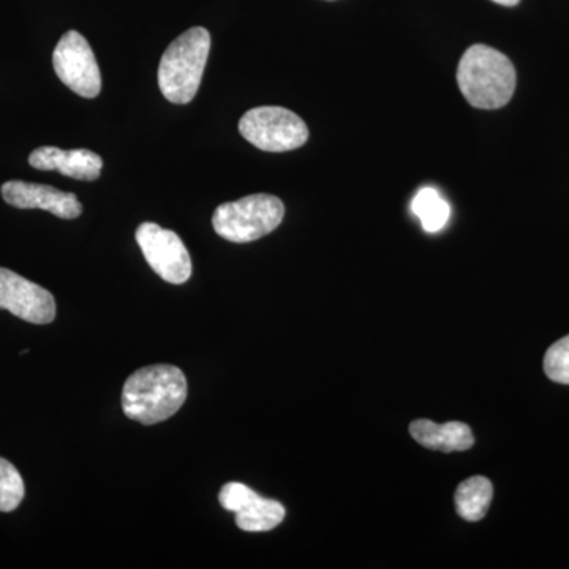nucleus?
Segmentation results:
<instances>
[{"instance_id": "f3484780", "label": "nucleus", "mask_w": 569, "mask_h": 569, "mask_svg": "<svg viewBox=\"0 0 569 569\" xmlns=\"http://www.w3.org/2000/svg\"><path fill=\"white\" fill-rule=\"evenodd\" d=\"M492 2L498 3V6L503 7H516L520 2V0H492Z\"/></svg>"}, {"instance_id": "9d476101", "label": "nucleus", "mask_w": 569, "mask_h": 569, "mask_svg": "<svg viewBox=\"0 0 569 569\" xmlns=\"http://www.w3.org/2000/svg\"><path fill=\"white\" fill-rule=\"evenodd\" d=\"M6 203L18 209H43L59 219H77L81 216L82 204L77 194L62 192L50 186L24 181H9L2 186Z\"/></svg>"}, {"instance_id": "39448f33", "label": "nucleus", "mask_w": 569, "mask_h": 569, "mask_svg": "<svg viewBox=\"0 0 569 569\" xmlns=\"http://www.w3.org/2000/svg\"><path fill=\"white\" fill-rule=\"evenodd\" d=\"M239 132L254 148L266 152H288L309 140L306 122L282 107H260L247 111L239 121Z\"/></svg>"}, {"instance_id": "7ed1b4c3", "label": "nucleus", "mask_w": 569, "mask_h": 569, "mask_svg": "<svg viewBox=\"0 0 569 569\" xmlns=\"http://www.w3.org/2000/svg\"><path fill=\"white\" fill-rule=\"evenodd\" d=\"M209 51L211 33L204 28L189 29L167 48L160 61L159 86L168 102H192L200 89Z\"/></svg>"}, {"instance_id": "f257e3e1", "label": "nucleus", "mask_w": 569, "mask_h": 569, "mask_svg": "<svg viewBox=\"0 0 569 569\" xmlns=\"http://www.w3.org/2000/svg\"><path fill=\"white\" fill-rule=\"evenodd\" d=\"M187 392V378L179 367H142L123 385V413L142 426L159 425L181 410L186 403Z\"/></svg>"}, {"instance_id": "2eb2a0df", "label": "nucleus", "mask_w": 569, "mask_h": 569, "mask_svg": "<svg viewBox=\"0 0 569 569\" xmlns=\"http://www.w3.org/2000/svg\"><path fill=\"white\" fill-rule=\"evenodd\" d=\"M24 481L18 468L0 458V512H11L24 498Z\"/></svg>"}, {"instance_id": "dca6fc26", "label": "nucleus", "mask_w": 569, "mask_h": 569, "mask_svg": "<svg viewBox=\"0 0 569 569\" xmlns=\"http://www.w3.org/2000/svg\"><path fill=\"white\" fill-rule=\"evenodd\" d=\"M545 372L556 383L569 385V336L549 348L545 356Z\"/></svg>"}, {"instance_id": "423d86ee", "label": "nucleus", "mask_w": 569, "mask_h": 569, "mask_svg": "<svg viewBox=\"0 0 569 569\" xmlns=\"http://www.w3.org/2000/svg\"><path fill=\"white\" fill-rule=\"evenodd\" d=\"M52 66L59 80L78 96L93 99L102 91V74L96 54L80 32L69 31L59 40Z\"/></svg>"}, {"instance_id": "f8f14e48", "label": "nucleus", "mask_w": 569, "mask_h": 569, "mask_svg": "<svg viewBox=\"0 0 569 569\" xmlns=\"http://www.w3.org/2000/svg\"><path fill=\"white\" fill-rule=\"evenodd\" d=\"M410 436L421 447L432 451H467L475 445L470 427L459 421L436 425L429 419H418L410 425Z\"/></svg>"}, {"instance_id": "20e7f679", "label": "nucleus", "mask_w": 569, "mask_h": 569, "mask_svg": "<svg viewBox=\"0 0 569 569\" xmlns=\"http://www.w3.org/2000/svg\"><path fill=\"white\" fill-rule=\"evenodd\" d=\"M283 216L282 200L274 194H250L233 203L220 204L213 212L212 227L220 238L246 244L272 233L282 223Z\"/></svg>"}, {"instance_id": "6e6552de", "label": "nucleus", "mask_w": 569, "mask_h": 569, "mask_svg": "<svg viewBox=\"0 0 569 569\" xmlns=\"http://www.w3.org/2000/svg\"><path fill=\"white\" fill-rule=\"evenodd\" d=\"M0 309L32 325H50L56 318L54 296L6 268H0Z\"/></svg>"}, {"instance_id": "f03ea898", "label": "nucleus", "mask_w": 569, "mask_h": 569, "mask_svg": "<svg viewBox=\"0 0 569 569\" xmlns=\"http://www.w3.org/2000/svg\"><path fill=\"white\" fill-rule=\"evenodd\" d=\"M458 84L471 107L498 110L516 91V69L503 52L473 44L459 62Z\"/></svg>"}, {"instance_id": "0eeeda50", "label": "nucleus", "mask_w": 569, "mask_h": 569, "mask_svg": "<svg viewBox=\"0 0 569 569\" xmlns=\"http://www.w3.org/2000/svg\"><path fill=\"white\" fill-rule=\"evenodd\" d=\"M134 236L146 261L164 282L182 284L192 277L189 250L174 231L146 222L138 227Z\"/></svg>"}, {"instance_id": "ddd939ff", "label": "nucleus", "mask_w": 569, "mask_h": 569, "mask_svg": "<svg viewBox=\"0 0 569 569\" xmlns=\"http://www.w3.org/2000/svg\"><path fill=\"white\" fill-rule=\"evenodd\" d=\"M493 498V486L488 478L473 477L460 482L456 490L455 505L460 518L479 522L488 515Z\"/></svg>"}, {"instance_id": "1a4fd4ad", "label": "nucleus", "mask_w": 569, "mask_h": 569, "mask_svg": "<svg viewBox=\"0 0 569 569\" xmlns=\"http://www.w3.org/2000/svg\"><path fill=\"white\" fill-rule=\"evenodd\" d=\"M223 509L234 512L236 526L244 531H269L279 527L284 519V508L276 500L258 496L241 482H228L219 493Z\"/></svg>"}, {"instance_id": "4468645a", "label": "nucleus", "mask_w": 569, "mask_h": 569, "mask_svg": "<svg viewBox=\"0 0 569 569\" xmlns=\"http://www.w3.org/2000/svg\"><path fill=\"white\" fill-rule=\"evenodd\" d=\"M411 209H413L415 216L421 220L422 228L427 233H437V231L443 230L449 216H451L448 201L432 187L419 190L417 197L413 198Z\"/></svg>"}, {"instance_id": "9b49d317", "label": "nucleus", "mask_w": 569, "mask_h": 569, "mask_svg": "<svg viewBox=\"0 0 569 569\" xmlns=\"http://www.w3.org/2000/svg\"><path fill=\"white\" fill-rule=\"evenodd\" d=\"M29 163L36 170L59 171L67 178L89 182L97 181L102 174L103 168V160L99 153L88 151V149L63 151V149L51 148V146L36 149L29 156Z\"/></svg>"}]
</instances>
